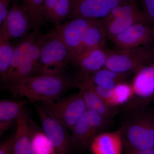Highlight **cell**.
I'll return each instance as SVG.
<instances>
[{"label": "cell", "mask_w": 154, "mask_h": 154, "mask_svg": "<svg viewBox=\"0 0 154 154\" xmlns=\"http://www.w3.org/2000/svg\"><path fill=\"white\" fill-rule=\"evenodd\" d=\"M132 86V96L125 104L128 112L147 107L154 100V64L137 70Z\"/></svg>", "instance_id": "ba28073f"}, {"label": "cell", "mask_w": 154, "mask_h": 154, "mask_svg": "<svg viewBox=\"0 0 154 154\" xmlns=\"http://www.w3.org/2000/svg\"><path fill=\"white\" fill-rule=\"evenodd\" d=\"M107 57L104 49L89 50L73 57L71 63L79 69L82 76H91L104 68Z\"/></svg>", "instance_id": "2e32d148"}, {"label": "cell", "mask_w": 154, "mask_h": 154, "mask_svg": "<svg viewBox=\"0 0 154 154\" xmlns=\"http://www.w3.org/2000/svg\"></svg>", "instance_id": "d6a6232c"}, {"label": "cell", "mask_w": 154, "mask_h": 154, "mask_svg": "<svg viewBox=\"0 0 154 154\" xmlns=\"http://www.w3.org/2000/svg\"><path fill=\"white\" fill-rule=\"evenodd\" d=\"M93 20L75 18L65 24L55 26L54 29L69 50L72 59L79 53L85 33Z\"/></svg>", "instance_id": "4fadbf2b"}, {"label": "cell", "mask_w": 154, "mask_h": 154, "mask_svg": "<svg viewBox=\"0 0 154 154\" xmlns=\"http://www.w3.org/2000/svg\"><path fill=\"white\" fill-rule=\"evenodd\" d=\"M110 40L119 49L152 46L154 45V28L146 22L137 23Z\"/></svg>", "instance_id": "8fae6325"}, {"label": "cell", "mask_w": 154, "mask_h": 154, "mask_svg": "<svg viewBox=\"0 0 154 154\" xmlns=\"http://www.w3.org/2000/svg\"><path fill=\"white\" fill-rule=\"evenodd\" d=\"M33 154H57L43 131L30 123Z\"/></svg>", "instance_id": "603a6c76"}, {"label": "cell", "mask_w": 154, "mask_h": 154, "mask_svg": "<svg viewBox=\"0 0 154 154\" xmlns=\"http://www.w3.org/2000/svg\"><path fill=\"white\" fill-rule=\"evenodd\" d=\"M29 101H13L4 99L0 101V135L17 125V120Z\"/></svg>", "instance_id": "d6986e66"}, {"label": "cell", "mask_w": 154, "mask_h": 154, "mask_svg": "<svg viewBox=\"0 0 154 154\" xmlns=\"http://www.w3.org/2000/svg\"><path fill=\"white\" fill-rule=\"evenodd\" d=\"M78 82L66 73L43 74L19 80L6 87L17 98L25 97L30 102H42L60 98L69 89L77 88Z\"/></svg>", "instance_id": "6da1fadb"}, {"label": "cell", "mask_w": 154, "mask_h": 154, "mask_svg": "<svg viewBox=\"0 0 154 154\" xmlns=\"http://www.w3.org/2000/svg\"><path fill=\"white\" fill-rule=\"evenodd\" d=\"M140 7L148 16L154 27V0H139Z\"/></svg>", "instance_id": "f1b7e54d"}, {"label": "cell", "mask_w": 154, "mask_h": 154, "mask_svg": "<svg viewBox=\"0 0 154 154\" xmlns=\"http://www.w3.org/2000/svg\"><path fill=\"white\" fill-rule=\"evenodd\" d=\"M43 39L44 34L40 33L22 63L6 77L2 82L3 85L7 87L19 80L38 75Z\"/></svg>", "instance_id": "9a60e30c"}, {"label": "cell", "mask_w": 154, "mask_h": 154, "mask_svg": "<svg viewBox=\"0 0 154 154\" xmlns=\"http://www.w3.org/2000/svg\"><path fill=\"white\" fill-rule=\"evenodd\" d=\"M123 144L136 150L154 148V111L144 107L128 112L122 126Z\"/></svg>", "instance_id": "7a4b0ae2"}, {"label": "cell", "mask_w": 154, "mask_h": 154, "mask_svg": "<svg viewBox=\"0 0 154 154\" xmlns=\"http://www.w3.org/2000/svg\"><path fill=\"white\" fill-rule=\"evenodd\" d=\"M77 88L82 95L88 110L95 111L110 120L118 113V108L108 104L99 96L91 75L82 76L78 82Z\"/></svg>", "instance_id": "5bb4252c"}, {"label": "cell", "mask_w": 154, "mask_h": 154, "mask_svg": "<svg viewBox=\"0 0 154 154\" xmlns=\"http://www.w3.org/2000/svg\"><path fill=\"white\" fill-rule=\"evenodd\" d=\"M113 105L126 104L129 101L132 94V86L126 83L118 84L113 89Z\"/></svg>", "instance_id": "4316f807"}, {"label": "cell", "mask_w": 154, "mask_h": 154, "mask_svg": "<svg viewBox=\"0 0 154 154\" xmlns=\"http://www.w3.org/2000/svg\"><path fill=\"white\" fill-rule=\"evenodd\" d=\"M127 0H71L69 19H101Z\"/></svg>", "instance_id": "7c38bea8"}, {"label": "cell", "mask_w": 154, "mask_h": 154, "mask_svg": "<svg viewBox=\"0 0 154 154\" xmlns=\"http://www.w3.org/2000/svg\"><path fill=\"white\" fill-rule=\"evenodd\" d=\"M43 131L57 154H70L73 148L67 128L48 115L41 105H34Z\"/></svg>", "instance_id": "9c48e42d"}, {"label": "cell", "mask_w": 154, "mask_h": 154, "mask_svg": "<svg viewBox=\"0 0 154 154\" xmlns=\"http://www.w3.org/2000/svg\"><path fill=\"white\" fill-rule=\"evenodd\" d=\"M128 73H120L102 68L91 75L94 84L104 88L113 90L118 84L125 83Z\"/></svg>", "instance_id": "7402d4cb"}, {"label": "cell", "mask_w": 154, "mask_h": 154, "mask_svg": "<svg viewBox=\"0 0 154 154\" xmlns=\"http://www.w3.org/2000/svg\"><path fill=\"white\" fill-rule=\"evenodd\" d=\"M111 123L112 120L87 110L71 130L73 148L82 150L89 148L94 138Z\"/></svg>", "instance_id": "52a82bcc"}, {"label": "cell", "mask_w": 154, "mask_h": 154, "mask_svg": "<svg viewBox=\"0 0 154 154\" xmlns=\"http://www.w3.org/2000/svg\"><path fill=\"white\" fill-rule=\"evenodd\" d=\"M14 0H0V25L5 19Z\"/></svg>", "instance_id": "4dcf8cb0"}, {"label": "cell", "mask_w": 154, "mask_h": 154, "mask_svg": "<svg viewBox=\"0 0 154 154\" xmlns=\"http://www.w3.org/2000/svg\"><path fill=\"white\" fill-rule=\"evenodd\" d=\"M40 34L39 30H33L21 39L19 43L16 44L10 69L6 77L22 63Z\"/></svg>", "instance_id": "44dd1931"}, {"label": "cell", "mask_w": 154, "mask_h": 154, "mask_svg": "<svg viewBox=\"0 0 154 154\" xmlns=\"http://www.w3.org/2000/svg\"><path fill=\"white\" fill-rule=\"evenodd\" d=\"M40 102L48 115L70 131L88 110L79 91L64 98Z\"/></svg>", "instance_id": "8992f818"}, {"label": "cell", "mask_w": 154, "mask_h": 154, "mask_svg": "<svg viewBox=\"0 0 154 154\" xmlns=\"http://www.w3.org/2000/svg\"><path fill=\"white\" fill-rule=\"evenodd\" d=\"M71 60L69 50L54 29L44 34L38 75L64 73Z\"/></svg>", "instance_id": "3957f363"}, {"label": "cell", "mask_w": 154, "mask_h": 154, "mask_svg": "<svg viewBox=\"0 0 154 154\" xmlns=\"http://www.w3.org/2000/svg\"><path fill=\"white\" fill-rule=\"evenodd\" d=\"M104 68L120 73H128L154 64V45L107 51Z\"/></svg>", "instance_id": "5b68a950"}, {"label": "cell", "mask_w": 154, "mask_h": 154, "mask_svg": "<svg viewBox=\"0 0 154 154\" xmlns=\"http://www.w3.org/2000/svg\"><path fill=\"white\" fill-rule=\"evenodd\" d=\"M44 1L45 0H24L23 6L34 31L39 30L45 21L42 13Z\"/></svg>", "instance_id": "cb8c5ba5"}, {"label": "cell", "mask_w": 154, "mask_h": 154, "mask_svg": "<svg viewBox=\"0 0 154 154\" xmlns=\"http://www.w3.org/2000/svg\"><path fill=\"white\" fill-rule=\"evenodd\" d=\"M124 146V150L126 154H154V148L143 150H136L131 148L125 145Z\"/></svg>", "instance_id": "1f68e13d"}, {"label": "cell", "mask_w": 154, "mask_h": 154, "mask_svg": "<svg viewBox=\"0 0 154 154\" xmlns=\"http://www.w3.org/2000/svg\"><path fill=\"white\" fill-rule=\"evenodd\" d=\"M58 1V0H45L42 13L45 21L50 22Z\"/></svg>", "instance_id": "83f0119b"}, {"label": "cell", "mask_w": 154, "mask_h": 154, "mask_svg": "<svg viewBox=\"0 0 154 154\" xmlns=\"http://www.w3.org/2000/svg\"><path fill=\"white\" fill-rule=\"evenodd\" d=\"M99 20L107 38L110 40L137 23L146 22L152 25L138 0H127L113 8L106 17Z\"/></svg>", "instance_id": "277c9868"}, {"label": "cell", "mask_w": 154, "mask_h": 154, "mask_svg": "<svg viewBox=\"0 0 154 154\" xmlns=\"http://www.w3.org/2000/svg\"><path fill=\"white\" fill-rule=\"evenodd\" d=\"M14 139V135L7 138L1 143L0 144V154H12Z\"/></svg>", "instance_id": "f546056e"}, {"label": "cell", "mask_w": 154, "mask_h": 154, "mask_svg": "<svg viewBox=\"0 0 154 154\" xmlns=\"http://www.w3.org/2000/svg\"><path fill=\"white\" fill-rule=\"evenodd\" d=\"M16 45L11 40L0 39V76L2 82L8 72Z\"/></svg>", "instance_id": "d4e9b609"}, {"label": "cell", "mask_w": 154, "mask_h": 154, "mask_svg": "<svg viewBox=\"0 0 154 154\" xmlns=\"http://www.w3.org/2000/svg\"><path fill=\"white\" fill-rule=\"evenodd\" d=\"M107 38L100 20L94 19L85 33L79 53L89 50L103 49Z\"/></svg>", "instance_id": "ffe728a7"}, {"label": "cell", "mask_w": 154, "mask_h": 154, "mask_svg": "<svg viewBox=\"0 0 154 154\" xmlns=\"http://www.w3.org/2000/svg\"><path fill=\"white\" fill-rule=\"evenodd\" d=\"M32 25L23 5L14 2L0 28V39H22L29 33Z\"/></svg>", "instance_id": "30bf717a"}, {"label": "cell", "mask_w": 154, "mask_h": 154, "mask_svg": "<svg viewBox=\"0 0 154 154\" xmlns=\"http://www.w3.org/2000/svg\"><path fill=\"white\" fill-rule=\"evenodd\" d=\"M71 8V0H58L50 22L55 26L68 18Z\"/></svg>", "instance_id": "484cf974"}, {"label": "cell", "mask_w": 154, "mask_h": 154, "mask_svg": "<svg viewBox=\"0 0 154 154\" xmlns=\"http://www.w3.org/2000/svg\"><path fill=\"white\" fill-rule=\"evenodd\" d=\"M93 154H122L124 149L121 128L113 132H102L91 143Z\"/></svg>", "instance_id": "e0dca14e"}, {"label": "cell", "mask_w": 154, "mask_h": 154, "mask_svg": "<svg viewBox=\"0 0 154 154\" xmlns=\"http://www.w3.org/2000/svg\"><path fill=\"white\" fill-rule=\"evenodd\" d=\"M30 120L25 108L16 125L12 154H33Z\"/></svg>", "instance_id": "ac0fdd59"}]
</instances>
